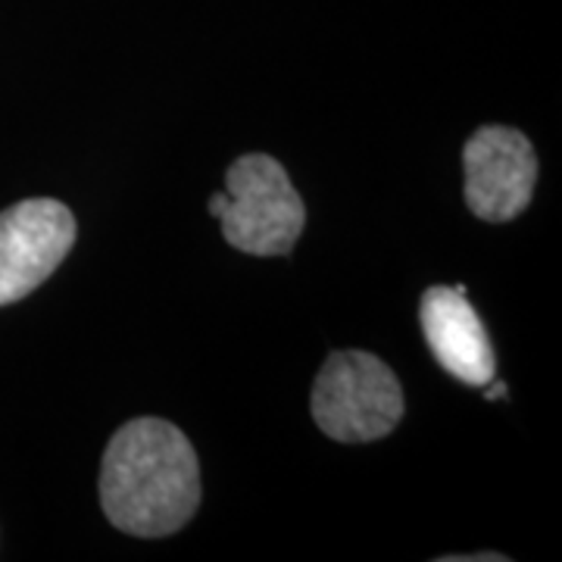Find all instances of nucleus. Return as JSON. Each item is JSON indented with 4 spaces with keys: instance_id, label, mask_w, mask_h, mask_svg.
<instances>
[{
    "instance_id": "nucleus-1",
    "label": "nucleus",
    "mask_w": 562,
    "mask_h": 562,
    "mask_svg": "<svg viewBox=\"0 0 562 562\" xmlns=\"http://www.w3.org/2000/svg\"><path fill=\"white\" fill-rule=\"evenodd\" d=\"M101 506L132 538H169L201 506V462L172 422L140 416L110 438L101 462Z\"/></svg>"
},
{
    "instance_id": "nucleus-2",
    "label": "nucleus",
    "mask_w": 562,
    "mask_h": 562,
    "mask_svg": "<svg viewBox=\"0 0 562 562\" xmlns=\"http://www.w3.org/2000/svg\"><path fill=\"white\" fill-rule=\"evenodd\" d=\"M313 419L325 438L372 443L403 419V387L394 369L366 350L331 353L313 384Z\"/></svg>"
},
{
    "instance_id": "nucleus-3",
    "label": "nucleus",
    "mask_w": 562,
    "mask_h": 562,
    "mask_svg": "<svg viewBox=\"0 0 562 562\" xmlns=\"http://www.w3.org/2000/svg\"><path fill=\"white\" fill-rule=\"evenodd\" d=\"M222 238L250 257H284L301 241L306 206L288 169L269 154H247L225 172Z\"/></svg>"
},
{
    "instance_id": "nucleus-4",
    "label": "nucleus",
    "mask_w": 562,
    "mask_h": 562,
    "mask_svg": "<svg viewBox=\"0 0 562 562\" xmlns=\"http://www.w3.org/2000/svg\"><path fill=\"white\" fill-rule=\"evenodd\" d=\"M79 225L66 203L29 198L0 213V306L29 297L76 247Z\"/></svg>"
},
{
    "instance_id": "nucleus-5",
    "label": "nucleus",
    "mask_w": 562,
    "mask_h": 562,
    "mask_svg": "<svg viewBox=\"0 0 562 562\" xmlns=\"http://www.w3.org/2000/svg\"><path fill=\"white\" fill-rule=\"evenodd\" d=\"M465 206L484 222L522 216L538 184V154L519 128L484 125L462 150Z\"/></svg>"
},
{
    "instance_id": "nucleus-6",
    "label": "nucleus",
    "mask_w": 562,
    "mask_h": 562,
    "mask_svg": "<svg viewBox=\"0 0 562 562\" xmlns=\"http://www.w3.org/2000/svg\"><path fill=\"white\" fill-rule=\"evenodd\" d=\"M422 335L431 347L435 360L441 362L443 372H450L457 382L484 387L497 375L494 347L484 331L475 306L465 301L457 288L435 284L422 294L419 303Z\"/></svg>"
},
{
    "instance_id": "nucleus-7",
    "label": "nucleus",
    "mask_w": 562,
    "mask_h": 562,
    "mask_svg": "<svg viewBox=\"0 0 562 562\" xmlns=\"http://www.w3.org/2000/svg\"><path fill=\"white\" fill-rule=\"evenodd\" d=\"M506 394V384H491V391H487V401H497V397H503Z\"/></svg>"
}]
</instances>
